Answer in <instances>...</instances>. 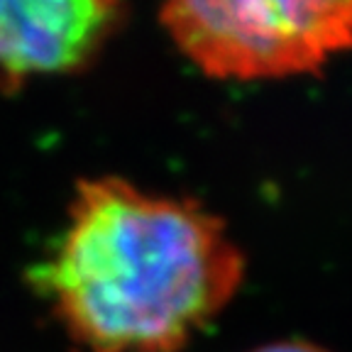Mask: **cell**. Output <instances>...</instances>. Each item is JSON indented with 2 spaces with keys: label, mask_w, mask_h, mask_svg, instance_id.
I'll return each mask as SVG.
<instances>
[{
  "label": "cell",
  "mask_w": 352,
  "mask_h": 352,
  "mask_svg": "<svg viewBox=\"0 0 352 352\" xmlns=\"http://www.w3.org/2000/svg\"><path fill=\"white\" fill-rule=\"evenodd\" d=\"M245 252L196 198L78 179L42 292L81 352H182L245 281Z\"/></svg>",
  "instance_id": "cell-1"
},
{
  "label": "cell",
  "mask_w": 352,
  "mask_h": 352,
  "mask_svg": "<svg viewBox=\"0 0 352 352\" xmlns=\"http://www.w3.org/2000/svg\"><path fill=\"white\" fill-rule=\"evenodd\" d=\"M250 352H330L328 347L318 345V342L303 340V338H286V340L267 342V345H259Z\"/></svg>",
  "instance_id": "cell-4"
},
{
  "label": "cell",
  "mask_w": 352,
  "mask_h": 352,
  "mask_svg": "<svg viewBox=\"0 0 352 352\" xmlns=\"http://www.w3.org/2000/svg\"><path fill=\"white\" fill-rule=\"evenodd\" d=\"M125 22L116 0H0V83L83 72Z\"/></svg>",
  "instance_id": "cell-3"
},
{
  "label": "cell",
  "mask_w": 352,
  "mask_h": 352,
  "mask_svg": "<svg viewBox=\"0 0 352 352\" xmlns=\"http://www.w3.org/2000/svg\"><path fill=\"white\" fill-rule=\"evenodd\" d=\"M160 22L176 50L220 81L318 74L352 42V6L330 0H176Z\"/></svg>",
  "instance_id": "cell-2"
}]
</instances>
